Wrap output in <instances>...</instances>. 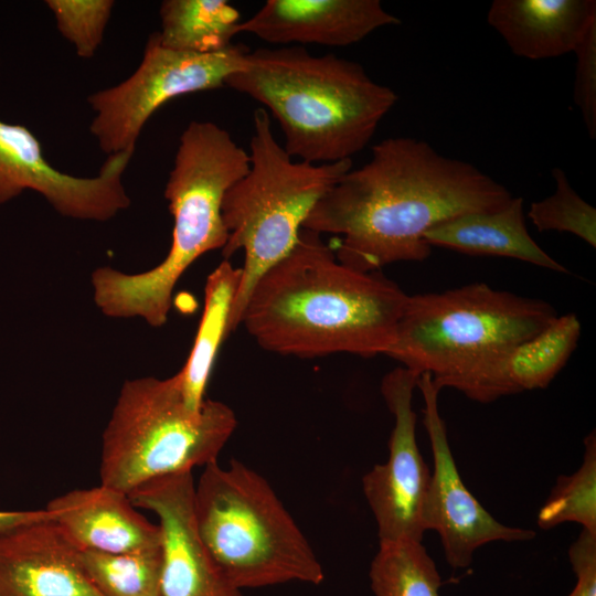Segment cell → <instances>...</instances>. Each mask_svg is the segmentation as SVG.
<instances>
[{
	"mask_svg": "<svg viewBox=\"0 0 596 596\" xmlns=\"http://www.w3.org/2000/svg\"><path fill=\"white\" fill-rule=\"evenodd\" d=\"M513 195L470 162L439 153L425 140L390 137L318 201L304 227L333 234L337 259L371 273L432 253L425 234L455 216L496 211Z\"/></svg>",
	"mask_w": 596,
	"mask_h": 596,
	"instance_id": "obj_1",
	"label": "cell"
},
{
	"mask_svg": "<svg viewBox=\"0 0 596 596\" xmlns=\"http://www.w3.org/2000/svg\"><path fill=\"white\" fill-rule=\"evenodd\" d=\"M407 297L380 273L343 265L319 233L302 228L254 285L241 324L274 353L372 358L391 347Z\"/></svg>",
	"mask_w": 596,
	"mask_h": 596,
	"instance_id": "obj_2",
	"label": "cell"
},
{
	"mask_svg": "<svg viewBox=\"0 0 596 596\" xmlns=\"http://www.w3.org/2000/svg\"><path fill=\"white\" fill-rule=\"evenodd\" d=\"M225 85L263 104L284 132L286 152L310 163L351 160L398 100L360 63L298 45L248 50L244 68Z\"/></svg>",
	"mask_w": 596,
	"mask_h": 596,
	"instance_id": "obj_3",
	"label": "cell"
},
{
	"mask_svg": "<svg viewBox=\"0 0 596 596\" xmlns=\"http://www.w3.org/2000/svg\"><path fill=\"white\" fill-rule=\"evenodd\" d=\"M248 169L249 155L227 130L212 121H191L180 137L164 188L173 216L168 255L143 273L125 274L110 267L94 270V300L103 313L140 317L152 327L164 324L173 288L183 273L203 254L224 247L223 200Z\"/></svg>",
	"mask_w": 596,
	"mask_h": 596,
	"instance_id": "obj_4",
	"label": "cell"
},
{
	"mask_svg": "<svg viewBox=\"0 0 596 596\" xmlns=\"http://www.w3.org/2000/svg\"><path fill=\"white\" fill-rule=\"evenodd\" d=\"M194 518L210 554L238 589L320 584L323 568L267 480L238 460L203 467Z\"/></svg>",
	"mask_w": 596,
	"mask_h": 596,
	"instance_id": "obj_5",
	"label": "cell"
},
{
	"mask_svg": "<svg viewBox=\"0 0 596 596\" xmlns=\"http://www.w3.org/2000/svg\"><path fill=\"white\" fill-rule=\"evenodd\" d=\"M249 169L226 192L222 217L227 259L244 252L228 332L240 324L247 298L258 278L295 247L305 221L318 201L352 169V160L332 163L294 161L272 131L270 115L253 116Z\"/></svg>",
	"mask_w": 596,
	"mask_h": 596,
	"instance_id": "obj_6",
	"label": "cell"
},
{
	"mask_svg": "<svg viewBox=\"0 0 596 596\" xmlns=\"http://www.w3.org/2000/svg\"><path fill=\"white\" fill-rule=\"evenodd\" d=\"M236 426L220 401L189 408L178 374L126 381L102 436L100 483L129 494L155 478L217 461Z\"/></svg>",
	"mask_w": 596,
	"mask_h": 596,
	"instance_id": "obj_7",
	"label": "cell"
},
{
	"mask_svg": "<svg viewBox=\"0 0 596 596\" xmlns=\"http://www.w3.org/2000/svg\"><path fill=\"white\" fill-rule=\"evenodd\" d=\"M558 315L546 301L475 283L408 296L385 355L441 385L544 330Z\"/></svg>",
	"mask_w": 596,
	"mask_h": 596,
	"instance_id": "obj_8",
	"label": "cell"
},
{
	"mask_svg": "<svg viewBox=\"0 0 596 596\" xmlns=\"http://www.w3.org/2000/svg\"><path fill=\"white\" fill-rule=\"evenodd\" d=\"M248 49L232 44L209 54L161 45L157 32L145 46L138 68L124 82L87 97L95 116L89 130L108 156L135 152L143 126L167 102L185 94L220 88L244 68Z\"/></svg>",
	"mask_w": 596,
	"mask_h": 596,
	"instance_id": "obj_9",
	"label": "cell"
},
{
	"mask_svg": "<svg viewBox=\"0 0 596 596\" xmlns=\"http://www.w3.org/2000/svg\"><path fill=\"white\" fill-rule=\"evenodd\" d=\"M419 374L400 366L382 379L381 393L394 417L389 458L362 478V489L374 515L379 544L404 540L422 542L423 507L432 472L416 439L413 393Z\"/></svg>",
	"mask_w": 596,
	"mask_h": 596,
	"instance_id": "obj_10",
	"label": "cell"
},
{
	"mask_svg": "<svg viewBox=\"0 0 596 596\" xmlns=\"http://www.w3.org/2000/svg\"><path fill=\"white\" fill-rule=\"evenodd\" d=\"M132 155L108 156L95 177H75L46 160L28 127L0 118V204L31 190L65 217L107 221L130 204L123 175Z\"/></svg>",
	"mask_w": 596,
	"mask_h": 596,
	"instance_id": "obj_11",
	"label": "cell"
},
{
	"mask_svg": "<svg viewBox=\"0 0 596 596\" xmlns=\"http://www.w3.org/2000/svg\"><path fill=\"white\" fill-rule=\"evenodd\" d=\"M423 400V424L427 430L434 469L423 507V528L438 533L445 558L453 568L468 567L480 546L496 541L523 542L535 532L508 526L494 519L473 497L457 469L438 409L440 389L428 373L417 380Z\"/></svg>",
	"mask_w": 596,
	"mask_h": 596,
	"instance_id": "obj_12",
	"label": "cell"
},
{
	"mask_svg": "<svg viewBox=\"0 0 596 596\" xmlns=\"http://www.w3.org/2000/svg\"><path fill=\"white\" fill-rule=\"evenodd\" d=\"M192 471L155 478L132 490V504L153 512L161 531V596H243L204 545L194 518Z\"/></svg>",
	"mask_w": 596,
	"mask_h": 596,
	"instance_id": "obj_13",
	"label": "cell"
},
{
	"mask_svg": "<svg viewBox=\"0 0 596 596\" xmlns=\"http://www.w3.org/2000/svg\"><path fill=\"white\" fill-rule=\"evenodd\" d=\"M79 551L51 514L0 532V596H102Z\"/></svg>",
	"mask_w": 596,
	"mask_h": 596,
	"instance_id": "obj_14",
	"label": "cell"
},
{
	"mask_svg": "<svg viewBox=\"0 0 596 596\" xmlns=\"http://www.w3.org/2000/svg\"><path fill=\"white\" fill-rule=\"evenodd\" d=\"M401 20L379 0H268L238 33H251L278 45L348 46Z\"/></svg>",
	"mask_w": 596,
	"mask_h": 596,
	"instance_id": "obj_15",
	"label": "cell"
},
{
	"mask_svg": "<svg viewBox=\"0 0 596 596\" xmlns=\"http://www.w3.org/2000/svg\"><path fill=\"white\" fill-rule=\"evenodd\" d=\"M581 329L575 313L557 316L536 336L491 355L441 389L458 390L479 403L545 389L575 351Z\"/></svg>",
	"mask_w": 596,
	"mask_h": 596,
	"instance_id": "obj_16",
	"label": "cell"
},
{
	"mask_svg": "<svg viewBox=\"0 0 596 596\" xmlns=\"http://www.w3.org/2000/svg\"><path fill=\"white\" fill-rule=\"evenodd\" d=\"M137 509L128 494L102 483L67 491L45 508L79 550L125 553L160 547L159 525Z\"/></svg>",
	"mask_w": 596,
	"mask_h": 596,
	"instance_id": "obj_17",
	"label": "cell"
},
{
	"mask_svg": "<svg viewBox=\"0 0 596 596\" xmlns=\"http://www.w3.org/2000/svg\"><path fill=\"white\" fill-rule=\"evenodd\" d=\"M487 22L517 56L554 58L574 52L596 23V1L493 0Z\"/></svg>",
	"mask_w": 596,
	"mask_h": 596,
	"instance_id": "obj_18",
	"label": "cell"
},
{
	"mask_svg": "<svg viewBox=\"0 0 596 596\" xmlns=\"http://www.w3.org/2000/svg\"><path fill=\"white\" fill-rule=\"evenodd\" d=\"M426 243L467 255L523 260L557 273H568L531 237L524 200H512L496 211L469 212L444 221L425 234Z\"/></svg>",
	"mask_w": 596,
	"mask_h": 596,
	"instance_id": "obj_19",
	"label": "cell"
},
{
	"mask_svg": "<svg viewBox=\"0 0 596 596\" xmlns=\"http://www.w3.org/2000/svg\"><path fill=\"white\" fill-rule=\"evenodd\" d=\"M241 268L223 260L207 277L204 290V310L198 332L182 369L177 373L187 406L199 409L222 341L227 337L234 298L238 288Z\"/></svg>",
	"mask_w": 596,
	"mask_h": 596,
	"instance_id": "obj_20",
	"label": "cell"
},
{
	"mask_svg": "<svg viewBox=\"0 0 596 596\" xmlns=\"http://www.w3.org/2000/svg\"><path fill=\"white\" fill-rule=\"evenodd\" d=\"M159 14L161 45L198 54L230 47L241 23L240 11L225 0H166Z\"/></svg>",
	"mask_w": 596,
	"mask_h": 596,
	"instance_id": "obj_21",
	"label": "cell"
},
{
	"mask_svg": "<svg viewBox=\"0 0 596 596\" xmlns=\"http://www.w3.org/2000/svg\"><path fill=\"white\" fill-rule=\"evenodd\" d=\"M375 596H439L441 577L422 542L379 544L369 571Z\"/></svg>",
	"mask_w": 596,
	"mask_h": 596,
	"instance_id": "obj_22",
	"label": "cell"
},
{
	"mask_svg": "<svg viewBox=\"0 0 596 596\" xmlns=\"http://www.w3.org/2000/svg\"><path fill=\"white\" fill-rule=\"evenodd\" d=\"M79 561L102 596H161V546L125 553L81 550Z\"/></svg>",
	"mask_w": 596,
	"mask_h": 596,
	"instance_id": "obj_23",
	"label": "cell"
},
{
	"mask_svg": "<svg viewBox=\"0 0 596 596\" xmlns=\"http://www.w3.org/2000/svg\"><path fill=\"white\" fill-rule=\"evenodd\" d=\"M581 467L572 475L558 476L546 501L538 512L536 523L550 530L566 522H575L596 535V434L584 438Z\"/></svg>",
	"mask_w": 596,
	"mask_h": 596,
	"instance_id": "obj_24",
	"label": "cell"
},
{
	"mask_svg": "<svg viewBox=\"0 0 596 596\" xmlns=\"http://www.w3.org/2000/svg\"><path fill=\"white\" fill-rule=\"evenodd\" d=\"M554 192L531 203L528 216L540 232L557 231L576 235L592 247L596 246V209L572 188L565 171H551Z\"/></svg>",
	"mask_w": 596,
	"mask_h": 596,
	"instance_id": "obj_25",
	"label": "cell"
},
{
	"mask_svg": "<svg viewBox=\"0 0 596 596\" xmlns=\"http://www.w3.org/2000/svg\"><path fill=\"white\" fill-rule=\"evenodd\" d=\"M56 28L82 58H92L103 42L113 0H46Z\"/></svg>",
	"mask_w": 596,
	"mask_h": 596,
	"instance_id": "obj_26",
	"label": "cell"
},
{
	"mask_svg": "<svg viewBox=\"0 0 596 596\" xmlns=\"http://www.w3.org/2000/svg\"><path fill=\"white\" fill-rule=\"evenodd\" d=\"M576 55L573 99L590 139L596 138V23L574 50Z\"/></svg>",
	"mask_w": 596,
	"mask_h": 596,
	"instance_id": "obj_27",
	"label": "cell"
},
{
	"mask_svg": "<svg viewBox=\"0 0 596 596\" xmlns=\"http://www.w3.org/2000/svg\"><path fill=\"white\" fill-rule=\"evenodd\" d=\"M576 584L568 596H596V535L582 530L568 549Z\"/></svg>",
	"mask_w": 596,
	"mask_h": 596,
	"instance_id": "obj_28",
	"label": "cell"
},
{
	"mask_svg": "<svg viewBox=\"0 0 596 596\" xmlns=\"http://www.w3.org/2000/svg\"><path fill=\"white\" fill-rule=\"evenodd\" d=\"M49 515L50 513L45 509L32 511H0V532Z\"/></svg>",
	"mask_w": 596,
	"mask_h": 596,
	"instance_id": "obj_29",
	"label": "cell"
}]
</instances>
